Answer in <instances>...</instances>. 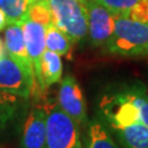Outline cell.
Here are the masks:
<instances>
[{
  "instance_id": "cell-8",
  "label": "cell",
  "mask_w": 148,
  "mask_h": 148,
  "mask_svg": "<svg viewBox=\"0 0 148 148\" xmlns=\"http://www.w3.org/2000/svg\"><path fill=\"white\" fill-rule=\"evenodd\" d=\"M57 103L59 108L80 127L87 126L89 121L85 95L77 79L73 75H67L60 81Z\"/></svg>"
},
{
  "instance_id": "cell-2",
  "label": "cell",
  "mask_w": 148,
  "mask_h": 148,
  "mask_svg": "<svg viewBox=\"0 0 148 148\" xmlns=\"http://www.w3.org/2000/svg\"><path fill=\"white\" fill-rule=\"evenodd\" d=\"M109 54L122 57L148 55V23L114 16V31L106 44Z\"/></svg>"
},
{
  "instance_id": "cell-15",
  "label": "cell",
  "mask_w": 148,
  "mask_h": 148,
  "mask_svg": "<svg viewBox=\"0 0 148 148\" xmlns=\"http://www.w3.org/2000/svg\"><path fill=\"white\" fill-rule=\"evenodd\" d=\"M45 45L48 51L71 58V42L54 23L45 27Z\"/></svg>"
},
{
  "instance_id": "cell-6",
  "label": "cell",
  "mask_w": 148,
  "mask_h": 148,
  "mask_svg": "<svg viewBox=\"0 0 148 148\" xmlns=\"http://www.w3.org/2000/svg\"><path fill=\"white\" fill-rule=\"evenodd\" d=\"M29 103L27 98L0 91V144L9 143L21 133Z\"/></svg>"
},
{
  "instance_id": "cell-11",
  "label": "cell",
  "mask_w": 148,
  "mask_h": 148,
  "mask_svg": "<svg viewBox=\"0 0 148 148\" xmlns=\"http://www.w3.org/2000/svg\"><path fill=\"white\" fill-rule=\"evenodd\" d=\"M20 134L21 148H45L46 110L44 104L29 109Z\"/></svg>"
},
{
  "instance_id": "cell-21",
  "label": "cell",
  "mask_w": 148,
  "mask_h": 148,
  "mask_svg": "<svg viewBox=\"0 0 148 148\" xmlns=\"http://www.w3.org/2000/svg\"><path fill=\"white\" fill-rule=\"evenodd\" d=\"M31 3H36V2H47V0H30Z\"/></svg>"
},
{
  "instance_id": "cell-3",
  "label": "cell",
  "mask_w": 148,
  "mask_h": 148,
  "mask_svg": "<svg viewBox=\"0 0 148 148\" xmlns=\"http://www.w3.org/2000/svg\"><path fill=\"white\" fill-rule=\"evenodd\" d=\"M54 24L71 43H79L88 37L87 0H47Z\"/></svg>"
},
{
  "instance_id": "cell-9",
  "label": "cell",
  "mask_w": 148,
  "mask_h": 148,
  "mask_svg": "<svg viewBox=\"0 0 148 148\" xmlns=\"http://www.w3.org/2000/svg\"><path fill=\"white\" fill-rule=\"evenodd\" d=\"M88 37L92 47H106L114 31V14L99 0H87Z\"/></svg>"
},
{
  "instance_id": "cell-5",
  "label": "cell",
  "mask_w": 148,
  "mask_h": 148,
  "mask_svg": "<svg viewBox=\"0 0 148 148\" xmlns=\"http://www.w3.org/2000/svg\"><path fill=\"white\" fill-rule=\"evenodd\" d=\"M21 24L27 52L33 71V91L31 97L35 100H38L46 92V87L42 75V57L46 49L45 27L35 21H32L29 18L25 19Z\"/></svg>"
},
{
  "instance_id": "cell-12",
  "label": "cell",
  "mask_w": 148,
  "mask_h": 148,
  "mask_svg": "<svg viewBox=\"0 0 148 148\" xmlns=\"http://www.w3.org/2000/svg\"><path fill=\"white\" fill-rule=\"evenodd\" d=\"M5 47L7 55L16 59L19 64H21L29 73L32 71L31 62L27 52L24 34L21 23H9L5 29Z\"/></svg>"
},
{
  "instance_id": "cell-16",
  "label": "cell",
  "mask_w": 148,
  "mask_h": 148,
  "mask_svg": "<svg viewBox=\"0 0 148 148\" xmlns=\"http://www.w3.org/2000/svg\"><path fill=\"white\" fill-rule=\"evenodd\" d=\"M42 75L46 89L62 80L63 63L58 54L45 49L42 57Z\"/></svg>"
},
{
  "instance_id": "cell-18",
  "label": "cell",
  "mask_w": 148,
  "mask_h": 148,
  "mask_svg": "<svg viewBox=\"0 0 148 148\" xmlns=\"http://www.w3.org/2000/svg\"><path fill=\"white\" fill-rule=\"evenodd\" d=\"M27 18L31 19L32 21H35L40 24H42L46 27L49 24L54 23L52 12L49 10L47 2H36L31 3L29 9Z\"/></svg>"
},
{
  "instance_id": "cell-19",
  "label": "cell",
  "mask_w": 148,
  "mask_h": 148,
  "mask_svg": "<svg viewBox=\"0 0 148 148\" xmlns=\"http://www.w3.org/2000/svg\"><path fill=\"white\" fill-rule=\"evenodd\" d=\"M8 24H9V22H8L5 12L0 9V31H3Z\"/></svg>"
},
{
  "instance_id": "cell-1",
  "label": "cell",
  "mask_w": 148,
  "mask_h": 148,
  "mask_svg": "<svg viewBox=\"0 0 148 148\" xmlns=\"http://www.w3.org/2000/svg\"><path fill=\"white\" fill-rule=\"evenodd\" d=\"M97 116L102 121L133 119L148 126V88L139 81L112 87L101 95Z\"/></svg>"
},
{
  "instance_id": "cell-20",
  "label": "cell",
  "mask_w": 148,
  "mask_h": 148,
  "mask_svg": "<svg viewBox=\"0 0 148 148\" xmlns=\"http://www.w3.org/2000/svg\"><path fill=\"white\" fill-rule=\"evenodd\" d=\"M5 55H7V51H5V43L2 42V40L0 38V59L2 57H5Z\"/></svg>"
},
{
  "instance_id": "cell-10",
  "label": "cell",
  "mask_w": 148,
  "mask_h": 148,
  "mask_svg": "<svg viewBox=\"0 0 148 148\" xmlns=\"http://www.w3.org/2000/svg\"><path fill=\"white\" fill-rule=\"evenodd\" d=\"M122 148H148V126L133 119L103 121Z\"/></svg>"
},
{
  "instance_id": "cell-7",
  "label": "cell",
  "mask_w": 148,
  "mask_h": 148,
  "mask_svg": "<svg viewBox=\"0 0 148 148\" xmlns=\"http://www.w3.org/2000/svg\"><path fill=\"white\" fill-rule=\"evenodd\" d=\"M0 91L27 99L33 91L32 74L9 55L0 59Z\"/></svg>"
},
{
  "instance_id": "cell-17",
  "label": "cell",
  "mask_w": 148,
  "mask_h": 148,
  "mask_svg": "<svg viewBox=\"0 0 148 148\" xmlns=\"http://www.w3.org/2000/svg\"><path fill=\"white\" fill-rule=\"evenodd\" d=\"M30 5V0H0V9L9 23H22L27 18Z\"/></svg>"
},
{
  "instance_id": "cell-13",
  "label": "cell",
  "mask_w": 148,
  "mask_h": 148,
  "mask_svg": "<svg viewBox=\"0 0 148 148\" xmlns=\"http://www.w3.org/2000/svg\"><path fill=\"white\" fill-rule=\"evenodd\" d=\"M114 16L148 23V0H99Z\"/></svg>"
},
{
  "instance_id": "cell-14",
  "label": "cell",
  "mask_w": 148,
  "mask_h": 148,
  "mask_svg": "<svg viewBox=\"0 0 148 148\" xmlns=\"http://www.w3.org/2000/svg\"><path fill=\"white\" fill-rule=\"evenodd\" d=\"M85 148H120L117 142L100 117L88 122L85 137Z\"/></svg>"
},
{
  "instance_id": "cell-4",
  "label": "cell",
  "mask_w": 148,
  "mask_h": 148,
  "mask_svg": "<svg viewBox=\"0 0 148 148\" xmlns=\"http://www.w3.org/2000/svg\"><path fill=\"white\" fill-rule=\"evenodd\" d=\"M45 148H82L80 126L59 108L58 103L46 101Z\"/></svg>"
}]
</instances>
